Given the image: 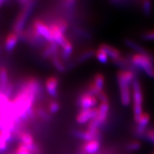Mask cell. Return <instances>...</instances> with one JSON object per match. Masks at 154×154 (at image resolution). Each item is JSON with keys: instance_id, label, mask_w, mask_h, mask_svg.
I'll return each instance as SVG.
<instances>
[{"instance_id": "29", "label": "cell", "mask_w": 154, "mask_h": 154, "mask_svg": "<svg viewBox=\"0 0 154 154\" xmlns=\"http://www.w3.org/2000/svg\"><path fill=\"white\" fill-rule=\"evenodd\" d=\"M142 9L144 14L146 16H149L152 12V4L150 0H143L142 4Z\"/></svg>"}, {"instance_id": "32", "label": "cell", "mask_w": 154, "mask_h": 154, "mask_svg": "<svg viewBox=\"0 0 154 154\" xmlns=\"http://www.w3.org/2000/svg\"><path fill=\"white\" fill-rule=\"evenodd\" d=\"M141 147V144L138 141H133L126 146V149L129 151H136L139 150Z\"/></svg>"}, {"instance_id": "35", "label": "cell", "mask_w": 154, "mask_h": 154, "mask_svg": "<svg viewBox=\"0 0 154 154\" xmlns=\"http://www.w3.org/2000/svg\"><path fill=\"white\" fill-rule=\"evenodd\" d=\"M5 2H6V0H0V7H1L2 6L5 4Z\"/></svg>"}, {"instance_id": "4", "label": "cell", "mask_w": 154, "mask_h": 154, "mask_svg": "<svg viewBox=\"0 0 154 154\" xmlns=\"http://www.w3.org/2000/svg\"><path fill=\"white\" fill-rule=\"evenodd\" d=\"M132 94L134 101V117L136 123H137L143 114V91L141 86L137 78L132 83Z\"/></svg>"}, {"instance_id": "1", "label": "cell", "mask_w": 154, "mask_h": 154, "mask_svg": "<svg viewBox=\"0 0 154 154\" xmlns=\"http://www.w3.org/2000/svg\"><path fill=\"white\" fill-rule=\"evenodd\" d=\"M41 91V84L36 79L30 77L23 82L19 91L11 99L13 112L19 125L34 115V103Z\"/></svg>"}, {"instance_id": "31", "label": "cell", "mask_w": 154, "mask_h": 154, "mask_svg": "<svg viewBox=\"0 0 154 154\" xmlns=\"http://www.w3.org/2000/svg\"><path fill=\"white\" fill-rule=\"evenodd\" d=\"M36 113L38 116H39L40 118L44 119V120H47L50 117V113H49V111H47L43 108H38L36 111Z\"/></svg>"}, {"instance_id": "26", "label": "cell", "mask_w": 154, "mask_h": 154, "mask_svg": "<svg viewBox=\"0 0 154 154\" xmlns=\"http://www.w3.org/2000/svg\"><path fill=\"white\" fill-rule=\"evenodd\" d=\"M95 57L96 58V59H97V60L99 61L101 63L106 64V63H107L108 61H109V58H108V56L106 54L103 52V51H101V50L99 49H98L96 51Z\"/></svg>"}, {"instance_id": "22", "label": "cell", "mask_w": 154, "mask_h": 154, "mask_svg": "<svg viewBox=\"0 0 154 154\" xmlns=\"http://www.w3.org/2000/svg\"><path fill=\"white\" fill-rule=\"evenodd\" d=\"M50 59H51V63H52L54 67L57 69L58 72H64L65 69H66V66H65L64 63H63V60L59 57V54L54 56V57L51 58Z\"/></svg>"}, {"instance_id": "38", "label": "cell", "mask_w": 154, "mask_h": 154, "mask_svg": "<svg viewBox=\"0 0 154 154\" xmlns=\"http://www.w3.org/2000/svg\"><path fill=\"white\" fill-rule=\"evenodd\" d=\"M8 154H11V153H8Z\"/></svg>"}, {"instance_id": "24", "label": "cell", "mask_w": 154, "mask_h": 154, "mask_svg": "<svg viewBox=\"0 0 154 154\" xmlns=\"http://www.w3.org/2000/svg\"><path fill=\"white\" fill-rule=\"evenodd\" d=\"M95 53L96 51L94 49L86 50V51H84L82 54H81V55L77 59V62L83 63L84 61L88 60V59L93 57L94 56H95Z\"/></svg>"}, {"instance_id": "14", "label": "cell", "mask_w": 154, "mask_h": 154, "mask_svg": "<svg viewBox=\"0 0 154 154\" xmlns=\"http://www.w3.org/2000/svg\"><path fill=\"white\" fill-rule=\"evenodd\" d=\"M109 111V102H103L100 103L98 107V114L95 119L98 121L100 126H102L106 121Z\"/></svg>"}, {"instance_id": "3", "label": "cell", "mask_w": 154, "mask_h": 154, "mask_svg": "<svg viewBox=\"0 0 154 154\" xmlns=\"http://www.w3.org/2000/svg\"><path fill=\"white\" fill-rule=\"evenodd\" d=\"M131 63L138 70H141L147 76L153 77L154 74V57L140 54H131L128 57Z\"/></svg>"}, {"instance_id": "5", "label": "cell", "mask_w": 154, "mask_h": 154, "mask_svg": "<svg viewBox=\"0 0 154 154\" xmlns=\"http://www.w3.org/2000/svg\"><path fill=\"white\" fill-rule=\"evenodd\" d=\"M34 5V4L33 0H31L29 2L24 6L23 9L18 14L17 19H15L14 24H13L12 32H15L19 36L25 30V26H26L29 17L32 9H33Z\"/></svg>"}, {"instance_id": "2", "label": "cell", "mask_w": 154, "mask_h": 154, "mask_svg": "<svg viewBox=\"0 0 154 154\" xmlns=\"http://www.w3.org/2000/svg\"><path fill=\"white\" fill-rule=\"evenodd\" d=\"M136 75L131 70H120L117 73V82L120 90L121 101L125 106L129 105L131 101L130 85L136 78Z\"/></svg>"}, {"instance_id": "19", "label": "cell", "mask_w": 154, "mask_h": 154, "mask_svg": "<svg viewBox=\"0 0 154 154\" xmlns=\"http://www.w3.org/2000/svg\"><path fill=\"white\" fill-rule=\"evenodd\" d=\"M124 43L128 48L132 49L133 51H135L137 54H143L146 56H149V57H153L152 54L149 51H147L145 48H143L140 44L136 43V42L133 41L132 39H129V38H126L125 39Z\"/></svg>"}, {"instance_id": "8", "label": "cell", "mask_w": 154, "mask_h": 154, "mask_svg": "<svg viewBox=\"0 0 154 154\" xmlns=\"http://www.w3.org/2000/svg\"><path fill=\"white\" fill-rule=\"evenodd\" d=\"M98 108H93L89 109H81L78 113L76 121L79 124H85L89 123L97 116Z\"/></svg>"}, {"instance_id": "21", "label": "cell", "mask_w": 154, "mask_h": 154, "mask_svg": "<svg viewBox=\"0 0 154 154\" xmlns=\"http://www.w3.org/2000/svg\"><path fill=\"white\" fill-rule=\"evenodd\" d=\"M9 72L5 66L0 67V91L5 93L6 89L9 85Z\"/></svg>"}, {"instance_id": "37", "label": "cell", "mask_w": 154, "mask_h": 154, "mask_svg": "<svg viewBox=\"0 0 154 154\" xmlns=\"http://www.w3.org/2000/svg\"><path fill=\"white\" fill-rule=\"evenodd\" d=\"M115 1H118V0H115Z\"/></svg>"}, {"instance_id": "16", "label": "cell", "mask_w": 154, "mask_h": 154, "mask_svg": "<svg viewBox=\"0 0 154 154\" xmlns=\"http://www.w3.org/2000/svg\"><path fill=\"white\" fill-rule=\"evenodd\" d=\"M59 47L61 48L60 57L63 60H68L69 58L72 55L73 49H74L72 42L69 41V38H67L66 36L63 41L59 45Z\"/></svg>"}, {"instance_id": "10", "label": "cell", "mask_w": 154, "mask_h": 154, "mask_svg": "<svg viewBox=\"0 0 154 154\" xmlns=\"http://www.w3.org/2000/svg\"><path fill=\"white\" fill-rule=\"evenodd\" d=\"M59 81L57 76H51L48 77L45 82V89L47 94L51 97H56L58 95Z\"/></svg>"}, {"instance_id": "25", "label": "cell", "mask_w": 154, "mask_h": 154, "mask_svg": "<svg viewBox=\"0 0 154 154\" xmlns=\"http://www.w3.org/2000/svg\"><path fill=\"white\" fill-rule=\"evenodd\" d=\"M53 21L63 34L66 33L67 29H69V22L66 19L63 18H57Z\"/></svg>"}, {"instance_id": "17", "label": "cell", "mask_w": 154, "mask_h": 154, "mask_svg": "<svg viewBox=\"0 0 154 154\" xmlns=\"http://www.w3.org/2000/svg\"><path fill=\"white\" fill-rule=\"evenodd\" d=\"M58 53H59V45L54 42H50L44 47L42 56L45 59H51L54 56L58 55Z\"/></svg>"}, {"instance_id": "28", "label": "cell", "mask_w": 154, "mask_h": 154, "mask_svg": "<svg viewBox=\"0 0 154 154\" xmlns=\"http://www.w3.org/2000/svg\"><path fill=\"white\" fill-rule=\"evenodd\" d=\"M60 109V105L57 101H49L48 104V111L50 114H56Z\"/></svg>"}, {"instance_id": "34", "label": "cell", "mask_w": 154, "mask_h": 154, "mask_svg": "<svg viewBox=\"0 0 154 154\" xmlns=\"http://www.w3.org/2000/svg\"><path fill=\"white\" fill-rule=\"evenodd\" d=\"M96 96H97V99H99V101H101V103H103V102H109L108 101V96L106 94L103 92V91L100 92Z\"/></svg>"}, {"instance_id": "20", "label": "cell", "mask_w": 154, "mask_h": 154, "mask_svg": "<svg viewBox=\"0 0 154 154\" xmlns=\"http://www.w3.org/2000/svg\"><path fill=\"white\" fill-rule=\"evenodd\" d=\"M99 49L103 51L108 57H109L112 59V61L116 60V59H119V57H121V52L119 50H118L116 48L111 47V46L109 45V44H101L99 47Z\"/></svg>"}, {"instance_id": "12", "label": "cell", "mask_w": 154, "mask_h": 154, "mask_svg": "<svg viewBox=\"0 0 154 154\" xmlns=\"http://www.w3.org/2000/svg\"><path fill=\"white\" fill-rule=\"evenodd\" d=\"M150 121V116L148 113H143L140 117L139 121L136 124V129H135V133L137 136H143L146 134V130L147 128L148 125L149 124Z\"/></svg>"}, {"instance_id": "13", "label": "cell", "mask_w": 154, "mask_h": 154, "mask_svg": "<svg viewBox=\"0 0 154 154\" xmlns=\"http://www.w3.org/2000/svg\"><path fill=\"white\" fill-rule=\"evenodd\" d=\"M12 138L13 132L11 131L0 130V153H4L7 151Z\"/></svg>"}, {"instance_id": "27", "label": "cell", "mask_w": 154, "mask_h": 154, "mask_svg": "<svg viewBox=\"0 0 154 154\" xmlns=\"http://www.w3.org/2000/svg\"><path fill=\"white\" fill-rule=\"evenodd\" d=\"M14 154H35L33 151H32L29 149L28 147H26V146H24L22 143H19V145L17 146L16 149L14 150Z\"/></svg>"}, {"instance_id": "9", "label": "cell", "mask_w": 154, "mask_h": 154, "mask_svg": "<svg viewBox=\"0 0 154 154\" xmlns=\"http://www.w3.org/2000/svg\"><path fill=\"white\" fill-rule=\"evenodd\" d=\"M18 138L20 140V143L24 144L34 153L37 152L38 148L35 144L34 139L32 134L26 131H20L18 133Z\"/></svg>"}, {"instance_id": "39", "label": "cell", "mask_w": 154, "mask_h": 154, "mask_svg": "<svg viewBox=\"0 0 154 154\" xmlns=\"http://www.w3.org/2000/svg\"><path fill=\"white\" fill-rule=\"evenodd\" d=\"M153 154H154V153H153Z\"/></svg>"}, {"instance_id": "6", "label": "cell", "mask_w": 154, "mask_h": 154, "mask_svg": "<svg viewBox=\"0 0 154 154\" xmlns=\"http://www.w3.org/2000/svg\"><path fill=\"white\" fill-rule=\"evenodd\" d=\"M31 26L44 41L48 43L54 42L49 24L46 23L41 19H35L32 23Z\"/></svg>"}, {"instance_id": "33", "label": "cell", "mask_w": 154, "mask_h": 154, "mask_svg": "<svg viewBox=\"0 0 154 154\" xmlns=\"http://www.w3.org/2000/svg\"><path fill=\"white\" fill-rule=\"evenodd\" d=\"M142 38L146 41H154V30L146 32L142 35Z\"/></svg>"}, {"instance_id": "11", "label": "cell", "mask_w": 154, "mask_h": 154, "mask_svg": "<svg viewBox=\"0 0 154 154\" xmlns=\"http://www.w3.org/2000/svg\"><path fill=\"white\" fill-rule=\"evenodd\" d=\"M74 136L87 142L93 140H99L100 132L99 130H90L87 128L86 131H76L74 132Z\"/></svg>"}, {"instance_id": "23", "label": "cell", "mask_w": 154, "mask_h": 154, "mask_svg": "<svg viewBox=\"0 0 154 154\" xmlns=\"http://www.w3.org/2000/svg\"><path fill=\"white\" fill-rule=\"evenodd\" d=\"M94 86L99 91H103V86H104V76L103 74L98 73L94 77Z\"/></svg>"}, {"instance_id": "18", "label": "cell", "mask_w": 154, "mask_h": 154, "mask_svg": "<svg viewBox=\"0 0 154 154\" xmlns=\"http://www.w3.org/2000/svg\"><path fill=\"white\" fill-rule=\"evenodd\" d=\"M101 143L99 140L87 141L82 146V151L85 154H95L100 149Z\"/></svg>"}, {"instance_id": "7", "label": "cell", "mask_w": 154, "mask_h": 154, "mask_svg": "<svg viewBox=\"0 0 154 154\" xmlns=\"http://www.w3.org/2000/svg\"><path fill=\"white\" fill-rule=\"evenodd\" d=\"M98 103L96 96L90 94L88 91L82 93L77 100V104L81 109H89L96 108Z\"/></svg>"}, {"instance_id": "15", "label": "cell", "mask_w": 154, "mask_h": 154, "mask_svg": "<svg viewBox=\"0 0 154 154\" xmlns=\"http://www.w3.org/2000/svg\"><path fill=\"white\" fill-rule=\"evenodd\" d=\"M20 39V36L14 32H11L7 36H6L4 47L7 51L10 52L12 51L15 47H16L19 40Z\"/></svg>"}, {"instance_id": "30", "label": "cell", "mask_w": 154, "mask_h": 154, "mask_svg": "<svg viewBox=\"0 0 154 154\" xmlns=\"http://www.w3.org/2000/svg\"><path fill=\"white\" fill-rule=\"evenodd\" d=\"M76 2L77 0H62V5L67 10L72 11L74 9Z\"/></svg>"}, {"instance_id": "36", "label": "cell", "mask_w": 154, "mask_h": 154, "mask_svg": "<svg viewBox=\"0 0 154 154\" xmlns=\"http://www.w3.org/2000/svg\"><path fill=\"white\" fill-rule=\"evenodd\" d=\"M153 78H154V74H153Z\"/></svg>"}]
</instances>
